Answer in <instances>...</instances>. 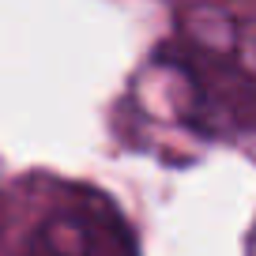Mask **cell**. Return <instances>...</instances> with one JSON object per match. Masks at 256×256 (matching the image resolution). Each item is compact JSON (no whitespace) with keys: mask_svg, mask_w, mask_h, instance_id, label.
I'll return each instance as SVG.
<instances>
[{"mask_svg":"<svg viewBox=\"0 0 256 256\" xmlns=\"http://www.w3.org/2000/svg\"><path fill=\"white\" fill-rule=\"evenodd\" d=\"M23 256H140V252L132 241V230L110 204L98 196H87V192H76L38 222Z\"/></svg>","mask_w":256,"mask_h":256,"instance_id":"6da1fadb","label":"cell"}]
</instances>
